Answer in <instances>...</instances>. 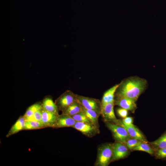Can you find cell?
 <instances>
[{"instance_id": "cell-10", "label": "cell", "mask_w": 166, "mask_h": 166, "mask_svg": "<svg viewBox=\"0 0 166 166\" xmlns=\"http://www.w3.org/2000/svg\"><path fill=\"white\" fill-rule=\"evenodd\" d=\"M58 115L49 112L43 109L42 110L41 122L46 127H53Z\"/></svg>"}, {"instance_id": "cell-9", "label": "cell", "mask_w": 166, "mask_h": 166, "mask_svg": "<svg viewBox=\"0 0 166 166\" xmlns=\"http://www.w3.org/2000/svg\"><path fill=\"white\" fill-rule=\"evenodd\" d=\"M75 121L71 116L62 114L58 115L52 128H54L72 127L75 124Z\"/></svg>"}, {"instance_id": "cell-12", "label": "cell", "mask_w": 166, "mask_h": 166, "mask_svg": "<svg viewBox=\"0 0 166 166\" xmlns=\"http://www.w3.org/2000/svg\"><path fill=\"white\" fill-rule=\"evenodd\" d=\"M135 101L130 99L122 97L117 99L114 101V105H118L121 108H124L128 110L134 111L136 108V105Z\"/></svg>"}, {"instance_id": "cell-17", "label": "cell", "mask_w": 166, "mask_h": 166, "mask_svg": "<svg viewBox=\"0 0 166 166\" xmlns=\"http://www.w3.org/2000/svg\"><path fill=\"white\" fill-rule=\"evenodd\" d=\"M82 111L92 123L99 127L98 119L100 114L94 110L86 109L82 107Z\"/></svg>"}, {"instance_id": "cell-22", "label": "cell", "mask_w": 166, "mask_h": 166, "mask_svg": "<svg viewBox=\"0 0 166 166\" xmlns=\"http://www.w3.org/2000/svg\"><path fill=\"white\" fill-rule=\"evenodd\" d=\"M71 117L77 122H83L93 124L82 111Z\"/></svg>"}, {"instance_id": "cell-19", "label": "cell", "mask_w": 166, "mask_h": 166, "mask_svg": "<svg viewBox=\"0 0 166 166\" xmlns=\"http://www.w3.org/2000/svg\"><path fill=\"white\" fill-rule=\"evenodd\" d=\"M148 143L142 142L134 148L132 150L144 151L150 155H153L154 152V149Z\"/></svg>"}, {"instance_id": "cell-5", "label": "cell", "mask_w": 166, "mask_h": 166, "mask_svg": "<svg viewBox=\"0 0 166 166\" xmlns=\"http://www.w3.org/2000/svg\"><path fill=\"white\" fill-rule=\"evenodd\" d=\"M77 101L85 109L94 110L101 115V102L98 99L76 94Z\"/></svg>"}, {"instance_id": "cell-13", "label": "cell", "mask_w": 166, "mask_h": 166, "mask_svg": "<svg viewBox=\"0 0 166 166\" xmlns=\"http://www.w3.org/2000/svg\"><path fill=\"white\" fill-rule=\"evenodd\" d=\"M26 121L25 119L24 116H20L11 127L6 134V137L8 138L21 131L23 130Z\"/></svg>"}, {"instance_id": "cell-1", "label": "cell", "mask_w": 166, "mask_h": 166, "mask_svg": "<svg viewBox=\"0 0 166 166\" xmlns=\"http://www.w3.org/2000/svg\"><path fill=\"white\" fill-rule=\"evenodd\" d=\"M147 82L144 79L132 77L122 81L116 92L117 99L125 97L136 101L145 90Z\"/></svg>"}, {"instance_id": "cell-26", "label": "cell", "mask_w": 166, "mask_h": 166, "mask_svg": "<svg viewBox=\"0 0 166 166\" xmlns=\"http://www.w3.org/2000/svg\"><path fill=\"white\" fill-rule=\"evenodd\" d=\"M133 118L131 117H126L124 118L121 123L123 124L126 126H132L133 124Z\"/></svg>"}, {"instance_id": "cell-4", "label": "cell", "mask_w": 166, "mask_h": 166, "mask_svg": "<svg viewBox=\"0 0 166 166\" xmlns=\"http://www.w3.org/2000/svg\"><path fill=\"white\" fill-rule=\"evenodd\" d=\"M76 100V94L67 90L55 100V103L58 110L63 112Z\"/></svg>"}, {"instance_id": "cell-24", "label": "cell", "mask_w": 166, "mask_h": 166, "mask_svg": "<svg viewBox=\"0 0 166 166\" xmlns=\"http://www.w3.org/2000/svg\"><path fill=\"white\" fill-rule=\"evenodd\" d=\"M42 109L37 111L30 117L25 118L26 121H35L41 122Z\"/></svg>"}, {"instance_id": "cell-3", "label": "cell", "mask_w": 166, "mask_h": 166, "mask_svg": "<svg viewBox=\"0 0 166 166\" xmlns=\"http://www.w3.org/2000/svg\"><path fill=\"white\" fill-rule=\"evenodd\" d=\"M105 123L116 141L124 143L126 140L131 138L126 129L120 125L109 122H105Z\"/></svg>"}, {"instance_id": "cell-27", "label": "cell", "mask_w": 166, "mask_h": 166, "mask_svg": "<svg viewBox=\"0 0 166 166\" xmlns=\"http://www.w3.org/2000/svg\"><path fill=\"white\" fill-rule=\"evenodd\" d=\"M128 111L125 109L121 108L117 109V112L120 116L124 118L127 117L128 114Z\"/></svg>"}, {"instance_id": "cell-23", "label": "cell", "mask_w": 166, "mask_h": 166, "mask_svg": "<svg viewBox=\"0 0 166 166\" xmlns=\"http://www.w3.org/2000/svg\"><path fill=\"white\" fill-rule=\"evenodd\" d=\"M142 141L137 139L130 138L126 140L124 143L128 149L132 150Z\"/></svg>"}, {"instance_id": "cell-14", "label": "cell", "mask_w": 166, "mask_h": 166, "mask_svg": "<svg viewBox=\"0 0 166 166\" xmlns=\"http://www.w3.org/2000/svg\"><path fill=\"white\" fill-rule=\"evenodd\" d=\"M119 85L120 83L114 85L104 93L101 101V105L114 102L115 94Z\"/></svg>"}, {"instance_id": "cell-25", "label": "cell", "mask_w": 166, "mask_h": 166, "mask_svg": "<svg viewBox=\"0 0 166 166\" xmlns=\"http://www.w3.org/2000/svg\"><path fill=\"white\" fill-rule=\"evenodd\" d=\"M156 157L159 159L166 158V148L156 149L155 153Z\"/></svg>"}, {"instance_id": "cell-6", "label": "cell", "mask_w": 166, "mask_h": 166, "mask_svg": "<svg viewBox=\"0 0 166 166\" xmlns=\"http://www.w3.org/2000/svg\"><path fill=\"white\" fill-rule=\"evenodd\" d=\"M72 127L89 137H92L100 132L98 127L93 124L85 122L76 121Z\"/></svg>"}, {"instance_id": "cell-18", "label": "cell", "mask_w": 166, "mask_h": 166, "mask_svg": "<svg viewBox=\"0 0 166 166\" xmlns=\"http://www.w3.org/2000/svg\"><path fill=\"white\" fill-rule=\"evenodd\" d=\"M46 128L41 122L35 121H26L24 130H31Z\"/></svg>"}, {"instance_id": "cell-11", "label": "cell", "mask_w": 166, "mask_h": 166, "mask_svg": "<svg viewBox=\"0 0 166 166\" xmlns=\"http://www.w3.org/2000/svg\"><path fill=\"white\" fill-rule=\"evenodd\" d=\"M120 125L126 129L131 138L137 139L143 142H148L143 134L134 125L126 126L121 123V121Z\"/></svg>"}, {"instance_id": "cell-15", "label": "cell", "mask_w": 166, "mask_h": 166, "mask_svg": "<svg viewBox=\"0 0 166 166\" xmlns=\"http://www.w3.org/2000/svg\"><path fill=\"white\" fill-rule=\"evenodd\" d=\"M42 109L45 111L58 114V110L55 102L50 97L45 98L42 104Z\"/></svg>"}, {"instance_id": "cell-8", "label": "cell", "mask_w": 166, "mask_h": 166, "mask_svg": "<svg viewBox=\"0 0 166 166\" xmlns=\"http://www.w3.org/2000/svg\"><path fill=\"white\" fill-rule=\"evenodd\" d=\"M113 155L111 162L126 157L128 154V149L125 144L117 141L112 144Z\"/></svg>"}, {"instance_id": "cell-20", "label": "cell", "mask_w": 166, "mask_h": 166, "mask_svg": "<svg viewBox=\"0 0 166 166\" xmlns=\"http://www.w3.org/2000/svg\"><path fill=\"white\" fill-rule=\"evenodd\" d=\"M151 143L156 149L166 148V132L158 139Z\"/></svg>"}, {"instance_id": "cell-7", "label": "cell", "mask_w": 166, "mask_h": 166, "mask_svg": "<svg viewBox=\"0 0 166 166\" xmlns=\"http://www.w3.org/2000/svg\"><path fill=\"white\" fill-rule=\"evenodd\" d=\"M114 102L101 105V114L105 122H109L120 124L121 121L116 118L114 111Z\"/></svg>"}, {"instance_id": "cell-16", "label": "cell", "mask_w": 166, "mask_h": 166, "mask_svg": "<svg viewBox=\"0 0 166 166\" xmlns=\"http://www.w3.org/2000/svg\"><path fill=\"white\" fill-rule=\"evenodd\" d=\"M82 111V106L76 100L62 112V114L72 116Z\"/></svg>"}, {"instance_id": "cell-2", "label": "cell", "mask_w": 166, "mask_h": 166, "mask_svg": "<svg viewBox=\"0 0 166 166\" xmlns=\"http://www.w3.org/2000/svg\"><path fill=\"white\" fill-rule=\"evenodd\" d=\"M95 166H107L111 162L113 152L112 144H105L100 146L98 149Z\"/></svg>"}, {"instance_id": "cell-21", "label": "cell", "mask_w": 166, "mask_h": 166, "mask_svg": "<svg viewBox=\"0 0 166 166\" xmlns=\"http://www.w3.org/2000/svg\"><path fill=\"white\" fill-rule=\"evenodd\" d=\"M42 109V104L35 103L30 106L27 109L23 116L25 119L33 115L37 111Z\"/></svg>"}]
</instances>
